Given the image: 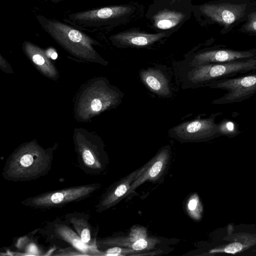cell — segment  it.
Listing matches in <instances>:
<instances>
[{
    "label": "cell",
    "instance_id": "6da1fadb",
    "mask_svg": "<svg viewBox=\"0 0 256 256\" xmlns=\"http://www.w3.org/2000/svg\"><path fill=\"white\" fill-rule=\"evenodd\" d=\"M56 146L44 148L36 140L22 144L7 158L2 170L3 178L21 182L36 180L46 175L52 169Z\"/></svg>",
    "mask_w": 256,
    "mask_h": 256
},
{
    "label": "cell",
    "instance_id": "7a4b0ae2",
    "mask_svg": "<svg viewBox=\"0 0 256 256\" xmlns=\"http://www.w3.org/2000/svg\"><path fill=\"white\" fill-rule=\"evenodd\" d=\"M123 94L105 78H96L82 86L76 98L74 114L81 122L88 121L121 103Z\"/></svg>",
    "mask_w": 256,
    "mask_h": 256
},
{
    "label": "cell",
    "instance_id": "3957f363",
    "mask_svg": "<svg viewBox=\"0 0 256 256\" xmlns=\"http://www.w3.org/2000/svg\"><path fill=\"white\" fill-rule=\"evenodd\" d=\"M37 18L43 29L72 54L87 60L106 64L93 46L98 44V42L84 32L58 20L42 16Z\"/></svg>",
    "mask_w": 256,
    "mask_h": 256
},
{
    "label": "cell",
    "instance_id": "277c9868",
    "mask_svg": "<svg viewBox=\"0 0 256 256\" xmlns=\"http://www.w3.org/2000/svg\"><path fill=\"white\" fill-rule=\"evenodd\" d=\"M80 168L87 174H100L106 166L103 142L96 134L82 128H76L72 136Z\"/></svg>",
    "mask_w": 256,
    "mask_h": 256
},
{
    "label": "cell",
    "instance_id": "5b68a950",
    "mask_svg": "<svg viewBox=\"0 0 256 256\" xmlns=\"http://www.w3.org/2000/svg\"><path fill=\"white\" fill-rule=\"evenodd\" d=\"M100 186V184H90L48 191L28 197L21 202L20 204L39 210L62 208L92 196Z\"/></svg>",
    "mask_w": 256,
    "mask_h": 256
},
{
    "label": "cell",
    "instance_id": "8992f818",
    "mask_svg": "<svg viewBox=\"0 0 256 256\" xmlns=\"http://www.w3.org/2000/svg\"><path fill=\"white\" fill-rule=\"evenodd\" d=\"M256 72V56L224 63L208 64L193 66L188 78L196 86Z\"/></svg>",
    "mask_w": 256,
    "mask_h": 256
},
{
    "label": "cell",
    "instance_id": "52a82bcc",
    "mask_svg": "<svg viewBox=\"0 0 256 256\" xmlns=\"http://www.w3.org/2000/svg\"><path fill=\"white\" fill-rule=\"evenodd\" d=\"M134 10V6L128 5L108 6L70 14L65 21L76 26L92 30L124 20Z\"/></svg>",
    "mask_w": 256,
    "mask_h": 256
},
{
    "label": "cell",
    "instance_id": "ba28073f",
    "mask_svg": "<svg viewBox=\"0 0 256 256\" xmlns=\"http://www.w3.org/2000/svg\"><path fill=\"white\" fill-rule=\"evenodd\" d=\"M70 224L65 220L56 218L48 222L39 229V233L50 244L57 248L67 247L74 248L84 256H103L102 251L97 248L91 247L83 242Z\"/></svg>",
    "mask_w": 256,
    "mask_h": 256
},
{
    "label": "cell",
    "instance_id": "9c48e42d",
    "mask_svg": "<svg viewBox=\"0 0 256 256\" xmlns=\"http://www.w3.org/2000/svg\"><path fill=\"white\" fill-rule=\"evenodd\" d=\"M204 86L224 90L226 92L214 100V104H226L242 102L256 94V72L218 80Z\"/></svg>",
    "mask_w": 256,
    "mask_h": 256
},
{
    "label": "cell",
    "instance_id": "30bf717a",
    "mask_svg": "<svg viewBox=\"0 0 256 256\" xmlns=\"http://www.w3.org/2000/svg\"><path fill=\"white\" fill-rule=\"evenodd\" d=\"M222 112H216L204 118H198L182 122L171 128L170 134L184 141H205L220 135L218 125L215 120Z\"/></svg>",
    "mask_w": 256,
    "mask_h": 256
},
{
    "label": "cell",
    "instance_id": "8fae6325",
    "mask_svg": "<svg viewBox=\"0 0 256 256\" xmlns=\"http://www.w3.org/2000/svg\"><path fill=\"white\" fill-rule=\"evenodd\" d=\"M164 3L167 7L155 8L149 16L154 28L160 32L178 28L190 17L192 11L190 3Z\"/></svg>",
    "mask_w": 256,
    "mask_h": 256
},
{
    "label": "cell",
    "instance_id": "7c38bea8",
    "mask_svg": "<svg viewBox=\"0 0 256 256\" xmlns=\"http://www.w3.org/2000/svg\"><path fill=\"white\" fill-rule=\"evenodd\" d=\"M256 56V50H236L218 49L204 51L195 54L190 62L192 66L208 64L224 63Z\"/></svg>",
    "mask_w": 256,
    "mask_h": 256
},
{
    "label": "cell",
    "instance_id": "4fadbf2b",
    "mask_svg": "<svg viewBox=\"0 0 256 256\" xmlns=\"http://www.w3.org/2000/svg\"><path fill=\"white\" fill-rule=\"evenodd\" d=\"M246 6L226 3L204 4L200 6L198 10L204 16L228 27L242 16Z\"/></svg>",
    "mask_w": 256,
    "mask_h": 256
},
{
    "label": "cell",
    "instance_id": "5bb4252c",
    "mask_svg": "<svg viewBox=\"0 0 256 256\" xmlns=\"http://www.w3.org/2000/svg\"><path fill=\"white\" fill-rule=\"evenodd\" d=\"M168 32L149 34L129 30L110 36L112 44L120 48H145L149 46L167 36Z\"/></svg>",
    "mask_w": 256,
    "mask_h": 256
},
{
    "label": "cell",
    "instance_id": "9a60e30c",
    "mask_svg": "<svg viewBox=\"0 0 256 256\" xmlns=\"http://www.w3.org/2000/svg\"><path fill=\"white\" fill-rule=\"evenodd\" d=\"M147 166L148 163L141 168L132 172L118 184L110 188L102 196L96 204V212H102L115 204L118 200L126 194L133 182L142 174Z\"/></svg>",
    "mask_w": 256,
    "mask_h": 256
},
{
    "label": "cell",
    "instance_id": "2e32d148",
    "mask_svg": "<svg viewBox=\"0 0 256 256\" xmlns=\"http://www.w3.org/2000/svg\"><path fill=\"white\" fill-rule=\"evenodd\" d=\"M64 218L72 226L83 242L91 247L97 248L98 230L89 222L88 215L83 212H72L65 214Z\"/></svg>",
    "mask_w": 256,
    "mask_h": 256
},
{
    "label": "cell",
    "instance_id": "e0dca14e",
    "mask_svg": "<svg viewBox=\"0 0 256 256\" xmlns=\"http://www.w3.org/2000/svg\"><path fill=\"white\" fill-rule=\"evenodd\" d=\"M140 75L142 82L152 92L162 96H170L172 92L169 82L160 70L152 68L142 70Z\"/></svg>",
    "mask_w": 256,
    "mask_h": 256
},
{
    "label": "cell",
    "instance_id": "ac0fdd59",
    "mask_svg": "<svg viewBox=\"0 0 256 256\" xmlns=\"http://www.w3.org/2000/svg\"><path fill=\"white\" fill-rule=\"evenodd\" d=\"M169 150L164 148L162 150L153 160L148 163L145 170L132 184L127 194L133 192L138 186L148 180H154L161 172L168 162Z\"/></svg>",
    "mask_w": 256,
    "mask_h": 256
},
{
    "label": "cell",
    "instance_id": "d6986e66",
    "mask_svg": "<svg viewBox=\"0 0 256 256\" xmlns=\"http://www.w3.org/2000/svg\"><path fill=\"white\" fill-rule=\"evenodd\" d=\"M22 49L28 57L44 74L50 78H56V68L50 61L46 52L28 41L24 42Z\"/></svg>",
    "mask_w": 256,
    "mask_h": 256
},
{
    "label": "cell",
    "instance_id": "ffe728a7",
    "mask_svg": "<svg viewBox=\"0 0 256 256\" xmlns=\"http://www.w3.org/2000/svg\"><path fill=\"white\" fill-rule=\"evenodd\" d=\"M218 125V132L220 135L233 137L240 132L236 124L232 121L223 120Z\"/></svg>",
    "mask_w": 256,
    "mask_h": 256
},
{
    "label": "cell",
    "instance_id": "44dd1931",
    "mask_svg": "<svg viewBox=\"0 0 256 256\" xmlns=\"http://www.w3.org/2000/svg\"><path fill=\"white\" fill-rule=\"evenodd\" d=\"M188 210L190 215L196 220L200 218L202 206L198 196L194 194L189 200L188 203Z\"/></svg>",
    "mask_w": 256,
    "mask_h": 256
},
{
    "label": "cell",
    "instance_id": "7402d4cb",
    "mask_svg": "<svg viewBox=\"0 0 256 256\" xmlns=\"http://www.w3.org/2000/svg\"><path fill=\"white\" fill-rule=\"evenodd\" d=\"M134 250L132 249L122 248L118 246H113L108 248L106 251L102 252L103 256H124L128 253L133 252Z\"/></svg>",
    "mask_w": 256,
    "mask_h": 256
},
{
    "label": "cell",
    "instance_id": "603a6c76",
    "mask_svg": "<svg viewBox=\"0 0 256 256\" xmlns=\"http://www.w3.org/2000/svg\"><path fill=\"white\" fill-rule=\"evenodd\" d=\"M52 256H84V254L78 250L72 247H67L65 248H57Z\"/></svg>",
    "mask_w": 256,
    "mask_h": 256
},
{
    "label": "cell",
    "instance_id": "cb8c5ba5",
    "mask_svg": "<svg viewBox=\"0 0 256 256\" xmlns=\"http://www.w3.org/2000/svg\"><path fill=\"white\" fill-rule=\"evenodd\" d=\"M243 248L242 244L238 242H234L227 245L223 250L219 252H224L226 253L235 254L240 251Z\"/></svg>",
    "mask_w": 256,
    "mask_h": 256
},
{
    "label": "cell",
    "instance_id": "d4e9b609",
    "mask_svg": "<svg viewBox=\"0 0 256 256\" xmlns=\"http://www.w3.org/2000/svg\"><path fill=\"white\" fill-rule=\"evenodd\" d=\"M245 28L248 31L256 32V12L249 15L248 20Z\"/></svg>",
    "mask_w": 256,
    "mask_h": 256
},
{
    "label": "cell",
    "instance_id": "484cf974",
    "mask_svg": "<svg viewBox=\"0 0 256 256\" xmlns=\"http://www.w3.org/2000/svg\"><path fill=\"white\" fill-rule=\"evenodd\" d=\"M46 53L48 57L51 58L52 60H56L58 57L57 53L54 51L48 50L46 51Z\"/></svg>",
    "mask_w": 256,
    "mask_h": 256
},
{
    "label": "cell",
    "instance_id": "4316f807",
    "mask_svg": "<svg viewBox=\"0 0 256 256\" xmlns=\"http://www.w3.org/2000/svg\"><path fill=\"white\" fill-rule=\"evenodd\" d=\"M162 2L167 3L186 2V0H160Z\"/></svg>",
    "mask_w": 256,
    "mask_h": 256
},
{
    "label": "cell",
    "instance_id": "83f0119b",
    "mask_svg": "<svg viewBox=\"0 0 256 256\" xmlns=\"http://www.w3.org/2000/svg\"><path fill=\"white\" fill-rule=\"evenodd\" d=\"M54 2H57L59 1H62V0H48Z\"/></svg>",
    "mask_w": 256,
    "mask_h": 256
}]
</instances>
